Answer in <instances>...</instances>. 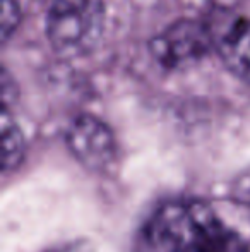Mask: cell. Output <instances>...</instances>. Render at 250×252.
<instances>
[{
  "label": "cell",
  "mask_w": 250,
  "mask_h": 252,
  "mask_svg": "<svg viewBox=\"0 0 250 252\" xmlns=\"http://www.w3.org/2000/svg\"><path fill=\"white\" fill-rule=\"evenodd\" d=\"M140 252H250L240 232L199 199H173L154 209L140 233Z\"/></svg>",
  "instance_id": "6da1fadb"
},
{
  "label": "cell",
  "mask_w": 250,
  "mask_h": 252,
  "mask_svg": "<svg viewBox=\"0 0 250 252\" xmlns=\"http://www.w3.org/2000/svg\"><path fill=\"white\" fill-rule=\"evenodd\" d=\"M105 28L103 0H52L47 34L63 59H79L96 48Z\"/></svg>",
  "instance_id": "7a4b0ae2"
},
{
  "label": "cell",
  "mask_w": 250,
  "mask_h": 252,
  "mask_svg": "<svg viewBox=\"0 0 250 252\" xmlns=\"http://www.w3.org/2000/svg\"><path fill=\"white\" fill-rule=\"evenodd\" d=\"M69 151L91 172H108L117 161V139L101 119L89 113L76 117L65 134Z\"/></svg>",
  "instance_id": "3957f363"
},
{
  "label": "cell",
  "mask_w": 250,
  "mask_h": 252,
  "mask_svg": "<svg viewBox=\"0 0 250 252\" xmlns=\"http://www.w3.org/2000/svg\"><path fill=\"white\" fill-rule=\"evenodd\" d=\"M213 48L209 24L180 19L163 31L151 43V52L167 69H182L195 63Z\"/></svg>",
  "instance_id": "277c9868"
},
{
  "label": "cell",
  "mask_w": 250,
  "mask_h": 252,
  "mask_svg": "<svg viewBox=\"0 0 250 252\" xmlns=\"http://www.w3.org/2000/svg\"><path fill=\"white\" fill-rule=\"evenodd\" d=\"M209 24L213 48L231 74L250 84V19L245 16L214 17Z\"/></svg>",
  "instance_id": "5b68a950"
},
{
  "label": "cell",
  "mask_w": 250,
  "mask_h": 252,
  "mask_svg": "<svg viewBox=\"0 0 250 252\" xmlns=\"http://www.w3.org/2000/svg\"><path fill=\"white\" fill-rule=\"evenodd\" d=\"M2 168L3 173H10L21 166L26 156V139L21 127L10 119L9 112L3 110L2 113Z\"/></svg>",
  "instance_id": "8992f818"
},
{
  "label": "cell",
  "mask_w": 250,
  "mask_h": 252,
  "mask_svg": "<svg viewBox=\"0 0 250 252\" xmlns=\"http://www.w3.org/2000/svg\"><path fill=\"white\" fill-rule=\"evenodd\" d=\"M21 21V9L17 0H2V41L5 43L17 30Z\"/></svg>",
  "instance_id": "52a82bcc"
},
{
  "label": "cell",
  "mask_w": 250,
  "mask_h": 252,
  "mask_svg": "<svg viewBox=\"0 0 250 252\" xmlns=\"http://www.w3.org/2000/svg\"><path fill=\"white\" fill-rule=\"evenodd\" d=\"M47 252H94V247L87 240H74V242H65L62 246L52 247Z\"/></svg>",
  "instance_id": "ba28073f"
}]
</instances>
